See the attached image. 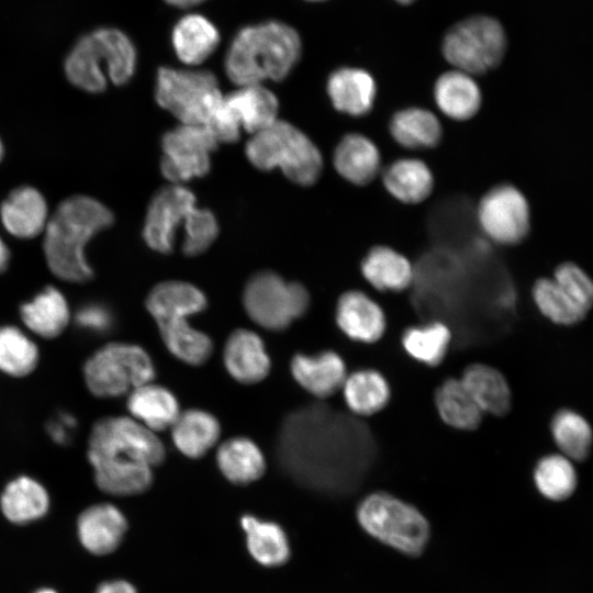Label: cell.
Returning <instances> with one entry per match:
<instances>
[{"label":"cell","instance_id":"7","mask_svg":"<svg viewBox=\"0 0 593 593\" xmlns=\"http://www.w3.org/2000/svg\"><path fill=\"white\" fill-rule=\"evenodd\" d=\"M356 516L366 533L403 553L417 556L428 541L429 525L425 516L387 492L367 495L359 503Z\"/></svg>","mask_w":593,"mask_h":593},{"label":"cell","instance_id":"27","mask_svg":"<svg viewBox=\"0 0 593 593\" xmlns=\"http://www.w3.org/2000/svg\"><path fill=\"white\" fill-rule=\"evenodd\" d=\"M1 221L9 233L21 238L38 235L47 223V205L41 192L23 186L14 189L0 209Z\"/></svg>","mask_w":593,"mask_h":593},{"label":"cell","instance_id":"3","mask_svg":"<svg viewBox=\"0 0 593 593\" xmlns=\"http://www.w3.org/2000/svg\"><path fill=\"white\" fill-rule=\"evenodd\" d=\"M113 223L112 212L86 195L64 200L45 226L44 254L51 271L68 282H86L93 277L85 256L90 238Z\"/></svg>","mask_w":593,"mask_h":593},{"label":"cell","instance_id":"51","mask_svg":"<svg viewBox=\"0 0 593 593\" xmlns=\"http://www.w3.org/2000/svg\"><path fill=\"white\" fill-rule=\"evenodd\" d=\"M2 156H3V146H2V143L0 141V160H1Z\"/></svg>","mask_w":593,"mask_h":593},{"label":"cell","instance_id":"4","mask_svg":"<svg viewBox=\"0 0 593 593\" xmlns=\"http://www.w3.org/2000/svg\"><path fill=\"white\" fill-rule=\"evenodd\" d=\"M145 306L172 356L190 366H202L210 359L214 349L211 337L189 322L208 307L203 291L186 281H164L149 291Z\"/></svg>","mask_w":593,"mask_h":593},{"label":"cell","instance_id":"38","mask_svg":"<svg viewBox=\"0 0 593 593\" xmlns=\"http://www.w3.org/2000/svg\"><path fill=\"white\" fill-rule=\"evenodd\" d=\"M450 340L449 327L439 321L411 326L403 332L401 338L406 354L427 366H437L443 361Z\"/></svg>","mask_w":593,"mask_h":593},{"label":"cell","instance_id":"37","mask_svg":"<svg viewBox=\"0 0 593 593\" xmlns=\"http://www.w3.org/2000/svg\"><path fill=\"white\" fill-rule=\"evenodd\" d=\"M552 439L560 454L572 461L585 460L593 446V429L589 421L571 409H561L550 423Z\"/></svg>","mask_w":593,"mask_h":593},{"label":"cell","instance_id":"42","mask_svg":"<svg viewBox=\"0 0 593 593\" xmlns=\"http://www.w3.org/2000/svg\"><path fill=\"white\" fill-rule=\"evenodd\" d=\"M181 250L187 256L204 253L219 235V223L209 209L195 206L187 217L183 227Z\"/></svg>","mask_w":593,"mask_h":593},{"label":"cell","instance_id":"41","mask_svg":"<svg viewBox=\"0 0 593 593\" xmlns=\"http://www.w3.org/2000/svg\"><path fill=\"white\" fill-rule=\"evenodd\" d=\"M532 296L539 312L555 324L574 325L586 315L552 278L538 279L533 286Z\"/></svg>","mask_w":593,"mask_h":593},{"label":"cell","instance_id":"20","mask_svg":"<svg viewBox=\"0 0 593 593\" xmlns=\"http://www.w3.org/2000/svg\"><path fill=\"white\" fill-rule=\"evenodd\" d=\"M294 380L312 395L325 399L342 389L347 377L343 358L333 350L296 353L290 361Z\"/></svg>","mask_w":593,"mask_h":593},{"label":"cell","instance_id":"21","mask_svg":"<svg viewBox=\"0 0 593 593\" xmlns=\"http://www.w3.org/2000/svg\"><path fill=\"white\" fill-rule=\"evenodd\" d=\"M433 99L445 116L457 122L473 119L483 102L482 90L474 76L455 68L436 78Z\"/></svg>","mask_w":593,"mask_h":593},{"label":"cell","instance_id":"17","mask_svg":"<svg viewBox=\"0 0 593 593\" xmlns=\"http://www.w3.org/2000/svg\"><path fill=\"white\" fill-rule=\"evenodd\" d=\"M223 362L234 380L247 385L265 380L271 368L261 337L246 328H236L230 334L224 344Z\"/></svg>","mask_w":593,"mask_h":593},{"label":"cell","instance_id":"26","mask_svg":"<svg viewBox=\"0 0 593 593\" xmlns=\"http://www.w3.org/2000/svg\"><path fill=\"white\" fill-rule=\"evenodd\" d=\"M126 407L132 418L154 433L170 428L181 412L175 394L153 382L133 389Z\"/></svg>","mask_w":593,"mask_h":593},{"label":"cell","instance_id":"43","mask_svg":"<svg viewBox=\"0 0 593 593\" xmlns=\"http://www.w3.org/2000/svg\"><path fill=\"white\" fill-rule=\"evenodd\" d=\"M563 292L586 313L593 307V280L578 265H559L552 278Z\"/></svg>","mask_w":593,"mask_h":593},{"label":"cell","instance_id":"29","mask_svg":"<svg viewBox=\"0 0 593 593\" xmlns=\"http://www.w3.org/2000/svg\"><path fill=\"white\" fill-rule=\"evenodd\" d=\"M216 465L233 484L245 485L259 480L266 471V459L258 445L248 437L224 440L216 450Z\"/></svg>","mask_w":593,"mask_h":593},{"label":"cell","instance_id":"46","mask_svg":"<svg viewBox=\"0 0 593 593\" xmlns=\"http://www.w3.org/2000/svg\"><path fill=\"white\" fill-rule=\"evenodd\" d=\"M96 593H137V591L125 580H110L101 583Z\"/></svg>","mask_w":593,"mask_h":593},{"label":"cell","instance_id":"50","mask_svg":"<svg viewBox=\"0 0 593 593\" xmlns=\"http://www.w3.org/2000/svg\"><path fill=\"white\" fill-rule=\"evenodd\" d=\"M393 1H395V2H398L400 4L406 5V4L413 3L415 0H393Z\"/></svg>","mask_w":593,"mask_h":593},{"label":"cell","instance_id":"16","mask_svg":"<svg viewBox=\"0 0 593 593\" xmlns=\"http://www.w3.org/2000/svg\"><path fill=\"white\" fill-rule=\"evenodd\" d=\"M339 329L350 339L371 344L379 340L387 327L381 306L360 290H348L340 294L335 310Z\"/></svg>","mask_w":593,"mask_h":593},{"label":"cell","instance_id":"14","mask_svg":"<svg viewBox=\"0 0 593 593\" xmlns=\"http://www.w3.org/2000/svg\"><path fill=\"white\" fill-rule=\"evenodd\" d=\"M195 206L194 194L181 184L158 190L149 202L144 222L142 235L146 245L161 254L171 253L177 230L184 227Z\"/></svg>","mask_w":593,"mask_h":593},{"label":"cell","instance_id":"15","mask_svg":"<svg viewBox=\"0 0 593 593\" xmlns=\"http://www.w3.org/2000/svg\"><path fill=\"white\" fill-rule=\"evenodd\" d=\"M326 92L336 111L351 118H363L374 107L378 87L367 69L342 66L327 77Z\"/></svg>","mask_w":593,"mask_h":593},{"label":"cell","instance_id":"23","mask_svg":"<svg viewBox=\"0 0 593 593\" xmlns=\"http://www.w3.org/2000/svg\"><path fill=\"white\" fill-rule=\"evenodd\" d=\"M389 134L401 147L410 150L432 149L443 138V124L430 110L406 107L395 111L388 123Z\"/></svg>","mask_w":593,"mask_h":593},{"label":"cell","instance_id":"32","mask_svg":"<svg viewBox=\"0 0 593 593\" xmlns=\"http://www.w3.org/2000/svg\"><path fill=\"white\" fill-rule=\"evenodd\" d=\"M249 555L265 567H280L291 555L288 536L283 528L271 521L245 514L240 517Z\"/></svg>","mask_w":593,"mask_h":593},{"label":"cell","instance_id":"35","mask_svg":"<svg viewBox=\"0 0 593 593\" xmlns=\"http://www.w3.org/2000/svg\"><path fill=\"white\" fill-rule=\"evenodd\" d=\"M342 391L348 409L360 416L384 409L391 393L384 376L374 369H359L347 374Z\"/></svg>","mask_w":593,"mask_h":593},{"label":"cell","instance_id":"25","mask_svg":"<svg viewBox=\"0 0 593 593\" xmlns=\"http://www.w3.org/2000/svg\"><path fill=\"white\" fill-rule=\"evenodd\" d=\"M360 271L379 291L400 292L414 280V267L403 254L388 245H376L362 257Z\"/></svg>","mask_w":593,"mask_h":593},{"label":"cell","instance_id":"24","mask_svg":"<svg viewBox=\"0 0 593 593\" xmlns=\"http://www.w3.org/2000/svg\"><path fill=\"white\" fill-rule=\"evenodd\" d=\"M224 104L238 127L253 134L277 121L278 99L262 85L240 86L224 96Z\"/></svg>","mask_w":593,"mask_h":593},{"label":"cell","instance_id":"18","mask_svg":"<svg viewBox=\"0 0 593 593\" xmlns=\"http://www.w3.org/2000/svg\"><path fill=\"white\" fill-rule=\"evenodd\" d=\"M333 166L344 180L363 187L381 174L382 157L379 147L370 137L351 132L337 143L333 153Z\"/></svg>","mask_w":593,"mask_h":593},{"label":"cell","instance_id":"36","mask_svg":"<svg viewBox=\"0 0 593 593\" xmlns=\"http://www.w3.org/2000/svg\"><path fill=\"white\" fill-rule=\"evenodd\" d=\"M435 405L440 418L456 429L473 430L483 416L460 378L445 380L435 392Z\"/></svg>","mask_w":593,"mask_h":593},{"label":"cell","instance_id":"13","mask_svg":"<svg viewBox=\"0 0 593 593\" xmlns=\"http://www.w3.org/2000/svg\"><path fill=\"white\" fill-rule=\"evenodd\" d=\"M217 145L204 125L180 124L161 138V174L175 184L203 177L210 171L211 154Z\"/></svg>","mask_w":593,"mask_h":593},{"label":"cell","instance_id":"12","mask_svg":"<svg viewBox=\"0 0 593 593\" xmlns=\"http://www.w3.org/2000/svg\"><path fill=\"white\" fill-rule=\"evenodd\" d=\"M477 221L484 235L502 246L522 243L530 228V209L524 193L511 183L486 190L477 204Z\"/></svg>","mask_w":593,"mask_h":593},{"label":"cell","instance_id":"30","mask_svg":"<svg viewBox=\"0 0 593 593\" xmlns=\"http://www.w3.org/2000/svg\"><path fill=\"white\" fill-rule=\"evenodd\" d=\"M20 317L32 333L52 339L67 327L70 311L64 294L48 286L20 306Z\"/></svg>","mask_w":593,"mask_h":593},{"label":"cell","instance_id":"9","mask_svg":"<svg viewBox=\"0 0 593 593\" xmlns=\"http://www.w3.org/2000/svg\"><path fill=\"white\" fill-rule=\"evenodd\" d=\"M507 47L505 30L490 15H471L449 27L441 54L455 69L472 76L486 74L503 60Z\"/></svg>","mask_w":593,"mask_h":593},{"label":"cell","instance_id":"8","mask_svg":"<svg viewBox=\"0 0 593 593\" xmlns=\"http://www.w3.org/2000/svg\"><path fill=\"white\" fill-rule=\"evenodd\" d=\"M88 390L98 398H116L153 382L156 369L152 357L131 343L112 342L96 350L83 365Z\"/></svg>","mask_w":593,"mask_h":593},{"label":"cell","instance_id":"28","mask_svg":"<svg viewBox=\"0 0 593 593\" xmlns=\"http://www.w3.org/2000/svg\"><path fill=\"white\" fill-rule=\"evenodd\" d=\"M171 43L177 57L183 64L194 66L215 52L220 44V33L208 18L191 13L176 22Z\"/></svg>","mask_w":593,"mask_h":593},{"label":"cell","instance_id":"22","mask_svg":"<svg viewBox=\"0 0 593 593\" xmlns=\"http://www.w3.org/2000/svg\"><path fill=\"white\" fill-rule=\"evenodd\" d=\"M385 191L404 204H418L432 194L435 178L430 167L416 157H402L382 168Z\"/></svg>","mask_w":593,"mask_h":593},{"label":"cell","instance_id":"11","mask_svg":"<svg viewBox=\"0 0 593 593\" xmlns=\"http://www.w3.org/2000/svg\"><path fill=\"white\" fill-rule=\"evenodd\" d=\"M155 98L181 124L204 125L223 94L211 71L160 67L156 75Z\"/></svg>","mask_w":593,"mask_h":593},{"label":"cell","instance_id":"48","mask_svg":"<svg viewBox=\"0 0 593 593\" xmlns=\"http://www.w3.org/2000/svg\"><path fill=\"white\" fill-rule=\"evenodd\" d=\"M168 4L177 8H191L198 5L206 0H165Z\"/></svg>","mask_w":593,"mask_h":593},{"label":"cell","instance_id":"40","mask_svg":"<svg viewBox=\"0 0 593 593\" xmlns=\"http://www.w3.org/2000/svg\"><path fill=\"white\" fill-rule=\"evenodd\" d=\"M40 353L36 344L19 327L0 326V371L21 378L34 371Z\"/></svg>","mask_w":593,"mask_h":593},{"label":"cell","instance_id":"6","mask_svg":"<svg viewBox=\"0 0 593 593\" xmlns=\"http://www.w3.org/2000/svg\"><path fill=\"white\" fill-rule=\"evenodd\" d=\"M246 156L258 169L280 168L292 182L314 184L323 171V157L316 144L300 128L277 120L255 133L246 144Z\"/></svg>","mask_w":593,"mask_h":593},{"label":"cell","instance_id":"45","mask_svg":"<svg viewBox=\"0 0 593 593\" xmlns=\"http://www.w3.org/2000/svg\"><path fill=\"white\" fill-rule=\"evenodd\" d=\"M77 419L70 413H59L47 423V433L58 445H66L70 441Z\"/></svg>","mask_w":593,"mask_h":593},{"label":"cell","instance_id":"19","mask_svg":"<svg viewBox=\"0 0 593 593\" xmlns=\"http://www.w3.org/2000/svg\"><path fill=\"white\" fill-rule=\"evenodd\" d=\"M126 530L127 521L124 514L110 503L87 507L77 521L80 544L97 556L113 552L122 542Z\"/></svg>","mask_w":593,"mask_h":593},{"label":"cell","instance_id":"31","mask_svg":"<svg viewBox=\"0 0 593 593\" xmlns=\"http://www.w3.org/2000/svg\"><path fill=\"white\" fill-rule=\"evenodd\" d=\"M170 429L176 448L191 459L205 456L221 436V424L217 418L199 409L180 412Z\"/></svg>","mask_w":593,"mask_h":593},{"label":"cell","instance_id":"52","mask_svg":"<svg viewBox=\"0 0 593 593\" xmlns=\"http://www.w3.org/2000/svg\"><path fill=\"white\" fill-rule=\"evenodd\" d=\"M306 1H310V2H321V1H325V0H306Z\"/></svg>","mask_w":593,"mask_h":593},{"label":"cell","instance_id":"34","mask_svg":"<svg viewBox=\"0 0 593 593\" xmlns=\"http://www.w3.org/2000/svg\"><path fill=\"white\" fill-rule=\"evenodd\" d=\"M0 507L11 523L27 524L47 513L49 495L37 480L20 475L5 485L0 496Z\"/></svg>","mask_w":593,"mask_h":593},{"label":"cell","instance_id":"49","mask_svg":"<svg viewBox=\"0 0 593 593\" xmlns=\"http://www.w3.org/2000/svg\"><path fill=\"white\" fill-rule=\"evenodd\" d=\"M34 593H57L55 590L53 589H49V588H42L37 591H35Z\"/></svg>","mask_w":593,"mask_h":593},{"label":"cell","instance_id":"2","mask_svg":"<svg viewBox=\"0 0 593 593\" xmlns=\"http://www.w3.org/2000/svg\"><path fill=\"white\" fill-rule=\"evenodd\" d=\"M302 41L291 25L266 21L240 29L224 58L227 77L238 86L284 79L300 60Z\"/></svg>","mask_w":593,"mask_h":593},{"label":"cell","instance_id":"33","mask_svg":"<svg viewBox=\"0 0 593 593\" xmlns=\"http://www.w3.org/2000/svg\"><path fill=\"white\" fill-rule=\"evenodd\" d=\"M460 380L483 413L503 416L510 411L511 389L497 369L484 363H472L463 370Z\"/></svg>","mask_w":593,"mask_h":593},{"label":"cell","instance_id":"47","mask_svg":"<svg viewBox=\"0 0 593 593\" xmlns=\"http://www.w3.org/2000/svg\"><path fill=\"white\" fill-rule=\"evenodd\" d=\"M10 259V251L3 240L0 238V273L3 272Z\"/></svg>","mask_w":593,"mask_h":593},{"label":"cell","instance_id":"44","mask_svg":"<svg viewBox=\"0 0 593 593\" xmlns=\"http://www.w3.org/2000/svg\"><path fill=\"white\" fill-rule=\"evenodd\" d=\"M75 321L82 329L94 334H104L112 329L114 315L104 304L88 303L77 311Z\"/></svg>","mask_w":593,"mask_h":593},{"label":"cell","instance_id":"10","mask_svg":"<svg viewBox=\"0 0 593 593\" xmlns=\"http://www.w3.org/2000/svg\"><path fill=\"white\" fill-rule=\"evenodd\" d=\"M243 305L254 323L267 331L281 332L306 313L310 294L302 283L262 270L246 282Z\"/></svg>","mask_w":593,"mask_h":593},{"label":"cell","instance_id":"5","mask_svg":"<svg viewBox=\"0 0 593 593\" xmlns=\"http://www.w3.org/2000/svg\"><path fill=\"white\" fill-rule=\"evenodd\" d=\"M137 52L132 40L115 27H100L81 36L64 64L68 80L88 92H101L108 79L118 86L135 74Z\"/></svg>","mask_w":593,"mask_h":593},{"label":"cell","instance_id":"1","mask_svg":"<svg viewBox=\"0 0 593 593\" xmlns=\"http://www.w3.org/2000/svg\"><path fill=\"white\" fill-rule=\"evenodd\" d=\"M87 457L98 488L115 496L144 493L165 461L163 441L131 416H104L91 427Z\"/></svg>","mask_w":593,"mask_h":593},{"label":"cell","instance_id":"39","mask_svg":"<svg viewBox=\"0 0 593 593\" xmlns=\"http://www.w3.org/2000/svg\"><path fill=\"white\" fill-rule=\"evenodd\" d=\"M533 479L539 493L551 501L570 497L578 485L573 462L562 454L541 457L536 463Z\"/></svg>","mask_w":593,"mask_h":593}]
</instances>
